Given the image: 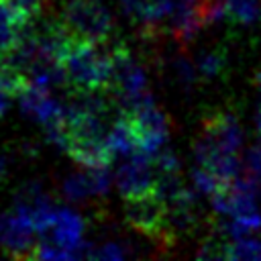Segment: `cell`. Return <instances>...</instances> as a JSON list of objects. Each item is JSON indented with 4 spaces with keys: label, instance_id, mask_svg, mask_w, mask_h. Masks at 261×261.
<instances>
[{
    "label": "cell",
    "instance_id": "e0dca14e",
    "mask_svg": "<svg viewBox=\"0 0 261 261\" xmlns=\"http://www.w3.org/2000/svg\"><path fill=\"white\" fill-rule=\"evenodd\" d=\"M230 259H261V241L253 234L230 239Z\"/></svg>",
    "mask_w": 261,
    "mask_h": 261
},
{
    "label": "cell",
    "instance_id": "9c48e42d",
    "mask_svg": "<svg viewBox=\"0 0 261 261\" xmlns=\"http://www.w3.org/2000/svg\"><path fill=\"white\" fill-rule=\"evenodd\" d=\"M65 151L84 167H108L116 155L108 143V137H73L67 141Z\"/></svg>",
    "mask_w": 261,
    "mask_h": 261
},
{
    "label": "cell",
    "instance_id": "8992f818",
    "mask_svg": "<svg viewBox=\"0 0 261 261\" xmlns=\"http://www.w3.org/2000/svg\"><path fill=\"white\" fill-rule=\"evenodd\" d=\"M122 114H126L128 120L133 122L141 151L155 153L157 149L163 147L169 135V120H167V114L155 106V102L141 106L133 112H122Z\"/></svg>",
    "mask_w": 261,
    "mask_h": 261
},
{
    "label": "cell",
    "instance_id": "9a60e30c",
    "mask_svg": "<svg viewBox=\"0 0 261 261\" xmlns=\"http://www.w3.org/2000/svg\"><path fill=\"white\" fill-rule=\"evenodd\" d=\"M167 71H169V75H171V80L179 86V88H184V90H190L196 82H198V69H196V65H192L188 59H184V57H171L169 61H167Z\"/></svg>",
    "mask_w": 261,
    "mask_h": 261
},
{
    "label": "cell",
    "instance_id": "3957f363",
    "mask_svg": "<svg viewBox=\"0 0 261 261\" xmlns=\"http://www.w3.org/2000/svg\"><path fill=\"white\" fill-rule=\"evenodd\" d=\"M124 218L130 228L143 232L145 237L153 239L155 243L173 245L175 239L169 230L167 218V204L159 194H147L139 198L124 200Z\"/></svg>",
    "mask_w": 261,
    "mask_h": 261
},
{
    "label": "cell",
    "instance_id": "6da1fadb",
    "mask_svg": "<svg viewBox=\"0 0 261 261\" xmlns=\"http://www.w3.org/2000/svg\"><path fill=\"white\" fill-rule=\"evenodd\" d=\"M65 82L73 94L108 92L110 59L108 51H100V45L88 41H73L61 57Z\"/></svg>",
    "mask_w": 261,
    "mask_h": 261
},
{
    "label": "cell",
    "instance_id": "7a4b0ae2",
    "mask_svg": "<svg viewBox=\"0 0 261 261\" xmlns=\"http://www.w3.org/2000/svg\"><path fill=\"white\" fill-rule=\"evenodd\" d=\"M59 20L77 41L104 45L112 33V18L104 0H65Z\"/></svg>",
    "mask_w": 261,
    "mask_h": 261
},
{
    "label": "cell",
    "instance_id": "ba28073f",
    "mask_svg": "<svg viewBox=\"0 0 261 261\" xmlns=\"http://www.w3.org/2000/svg\"><path fill=\"white\" fill-rule=\"evenodd\" d=\"M120 8L128 22L143 37H155L165 33V6L163 0H120Z\"/></svg>",
    "mask_w": 261,
    "mask_h": 261
},
{
    "label": "cell",
    "instance_id": "30bf717a",
    "mask_svg": "<svg viewBox=\"0 0 261 261\" xmlns=\"http://www.w3.org/2000/svg\"><path fill=\"white\" fill-rule=\"evenodd\" d=\"M82 232H84V222L75 212L57 210L51 228L47 232H43L47 237L41 241H49L57 247L67 249L71 253V259H75V249L82 245Z\"/></svg>",
    "mask_w": 261,
    "mask_h": 261
},
{
    "label": "cell",
    "instance_id": "4fadbf2b",
    "mask_svg": "<svg viewBox=\"0 0 261 261\" xmlns=\"http://www.w3.org/2000/svg\"><path fill=\"white\" fill-rule=\"evenodd\" d=\"M228 67V55L224 49H208L202 51L196 59V69L200 80L212 82L216 77H222Z\"/></svg>",
    "mask_w": 261,
    "mask_h": 261
},
{
    "label": "cell",
    "instance_id": "44dd1931",
    "mask_svg": "<svg viewBox=\"0 0 261 261\" xmlns=\"http://www.w3.org/2000/svg\"><path fill=\"white\" fill-rule=\"evenodd\" d=\"M90 257H94V259H108V261L124 259L126 257V249L122 245H118V243H106L100 249H92Z\"/></svg>",
    "mask_w": 261,
    "mask_h": 261
},
{
    "label": "cell",
    "instance_id": "5b68a950",
    "mask_svg": "<svg viewBox=\"0 0 261 261\" xmlns=\"http://www.w3.org/2000/svg\"><path fill=\"white\" fill-rule=\"evenodd\" d=\"M118 190L124 200L153 194L157 188V171L153 165V153L135 151L128 161L118 169Z\"/></svg>",
    "mask_w": 261,
    "mask_h": 261
},
{
    "label": "cell",
    "instance_id": "ac0fdd59",
    "mask_svg": "<svg viewBox=\"0 0 261 261\" xmlns=\"http://www.w3.org/2000/svg\"><path fill=\"white\" fill-rule=\"evenodd\" d=\"M153 165L157 175L161 173H179V161L171 149H157L153 153Z\"/></svg>",
    "mask_w": 261,
    "mask_h": 261
},
{
    "label": "cell",
    "instance_id": "277c9868",
    "mask_svg": "<svg viewBox=\"0 0 261 261\" xmlns=\"http://www.w3.org/2000/svg\"><path fill=\"white\" fill-rule=\"evenodd\" d=\"M37 228L33 222L14 208V212H6L0 216V247L6 255L16 259H37L39 241L35 239Z\"/></svg>",
    "mask_w": 261,
    "mask_h": 261
},
{
    "label": "cell",
    "instance_id": "ffe728a7",
    "mask_svg": "<svg viewBox=\"0 0 261 261\" xmlns=\"http://www.w3.org/2000/svg\"><path fill=\"white\" fill-rule=\"evenodd\" d=\"M245 167H247V175L253 177L261 186V145H255L247 151Z\"/></svg>",
    "mask_w": 261,
    "mask_h": 261
},
{
    "label": "cell",
    "instance_id": "d4e9b609",
    "mask_svg": "<svg viewBox=\"0 0 261 261\" xmlns=\"http://www.w3.org/2000/svg\"><path fill=\"white\" fill-rule=\"evenodd\" d=\"M257 130H259V135H261V104H259V108H257Z\"/></svg>",
    "mask_w": 261,
    "mask_h": 261
},
{
    "label": "cell",
    "instance_id": "cb8c5ba5",
    "mask_svg": "<svg viewBox=\"0 0 261 261\" xmlns=\"http://www.w3.org/2000/svg\"><path fill=\"white\" fill-rule=\"evenodd\" d=\"M253 82H255V86H257V88L261 90V67H259V69L255 71V77H253Z\"/></svg>",
    "mask_w": 261,
    "mask_h": 261
},
{
    "label": "cell",
    "instance_id": "7c38bea8",
    "mask_svg": "<svg viewBox=\"0 0 261 261\" xmlns=\"http://www.w3.org/2000/svg\"><path fill=\"white\" fill-rule=\"evenodd\" d=\"M27 24L31 22L20 18V14L14 8H10L4 0H0V57L12 47V43L16 41V37L22 33Z\"/></svg>",
    "mask_w": 261,
    "mask_h": 261
},
{
    "label": "cell",
    "instance_id": "2e32d148",
    "mask_svg": "<svg viewBox=\"0 0 261 261\" xmlns=\"http://www.w3.org/2000/svg\"><path fill=\"white\" fill-rule=\"evenodd\" d=\"M63 194H65V198H69V200H73V202H80V200H86L88 196H92L94 190H92L88 171L69 175V177L63 181Z\"/></svg>",
    "mask_w": 261,
    "mask_h": 261
},
{
    "label": "cell",
    "instance_id": "603a6c76",
    "mask_svg": "<svg viewBox=\"0 0 261 261\" xmlns=\"http://www.w3.org/2000/svg\"><path fill=\"white\" fill-rule=\"evenodd\" d=\"M4 173H6V159H4L2 155H0V181H2Z\"/></svg>",
    "mask_w": 261,
    "mask_h": 261
},
{
    "label": "cell",
    "instance_id": "52a82bcc",
    "mask_svg": "<svg viewBox=\"0 0 261 261\" xmlns=\"http://www.w3.org/2000/svg\"><path fill=\"white\" fill-rule=\"evenodd\" d=\"M200 137H204L206 141L214 143L216 147H220L228 153H237L239 147L243 145L241 124H239L237 116L224 108H214L204 116Z\"/></svg>",
    "mask_w": 261,
    "mask_h": 261
},
{
    "label": "cell",
    "instance_id": "8fae6325",
    "mask_svg": "<svg viewBox=\"0 0 261 261\" xmlns=\"http://www.w3.org/2000/svg\"><path fill=\"white\" fill-rule=\"evenodd\" d=\"M108 143L112 147L114 153H122V155H133L135 151H141L139 147V139H137V133L133 128V122L128 120L126 114H120L110 130H108Z\"/></svg>",
    "mask_w": 261,
    "mask_h": 261
},
{
    "label": "cell",
    "instance_id": "5bb4252c",
    "mask_svg": "<svg viewBox=\"0 0 261 261\" xmlns=\"http://www.w3.org/2000/svg\"><path fill=\"white\" fill-rule=\"evenodd\" d=\"M224 18L234 24H253L261 18L259 0H224Z\"/></svg>",
    "mask_w": 261,
    "mask_h": 261
},
{
    "label": "cell",
    "instance_id": "d6986e66",
    "mask_svg": "<svg viewBox=\"0 0 261 261\" xmlns=\"http://www.w3.org/2000/svg\"><path fill=\"white\" fill-rule=\"evenodd\" d=\"M88 175H90V184L96 196H106L108 188H110V175L106 171V167H88Z\"/></svg>",
    "mask_w": 261,
    "mask_h": 261
},
{
    "label": "cell",
    "instance_id": "7402d4cb",
    "mask_svg": "<svg viewBox=\"0 0 261 261\" xmlns=\"http://www.w3.org/2000/svg\"><path fill=\"white\" fill-rule=\"evenodd\" d=\"M10 100H12V96H8L6 92H2V90H0V116H4V112L8 110Z\"/></svg>",
    "mask_w": 261,
    "mask_h": 261
}]
</instances>
